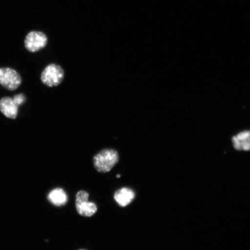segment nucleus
<instances>
[{
    "instance_id": "obj_1",
    "label": "nucleus",
    "mask_w": 250,
    "mask_h": 250,
    "mask_svg": "<svg viewBox=\"0 0 250 250\" xmlns=\"http://www.w3.org/2000/svg\"><path fill=\"white\" fill-rule=\"evenodd\" d=\"M119 159L120 156L116 150L111 148L102 149L94 156V167L99 173H107L118 164Z\"/></svg>"
},
{
    "instance_id": "obj_2",
    "label": "nucleus",
    "mask_w": 250,
    "mask_h": 250,
    "mask_svg": "<svg viewBox=\"0 0 250 250\" xmlns=\"http://www.w3.org/2000/svg\"><path fill=\"white\" fill-rule=\"evenodd\" d=\"M64 78V72L60 65L52 63L44 68L41 76L42 83L48 87H55L60 85Z\"/></svg>"
},
{
    "instance_id": "obj_3",
    "label": "nucleus",
    "mask_w": 250,
    "mask_h": 250,
    "mask_svg": "<svg viewBox=\"0 0 250 250\" xmlns=\"http://www.w3.org/2000/svg\"><path fill=\"white\" fill-rule=\"evenodd\" d=\"M89 193L85 190H80L76 195V206L78 213L81 216L90 217L98 211L95 203L88 201Z\"/></svg>"
},
{
    "instance_id": "obj_4",
    "label": "nucleus",
    "mask_w": 250,
    "mask_h": 250,
    "mask_svg": "<svg viewBox=\"0 0 250 250\" xmlns=\"http://www.w3.org/2000/svg\"><path fill=\"white\" fill-rule=\"evenodd\" d=\"M21 78L17 71L10 68H0V85L9 90L18 88Z\"/></svg>"
},
{
    "instance_id": "obj_5",
    "label": "nucleus",
    "mask_w": 250,
    "mask_h": 250,
    "mask_svg": "<svg viewBox=\"0 0 250 250\" xmlns=\"http://www.w3.org/2000/svg\"><path fill=\"white\" fill-rule=\"evenodd\" d=\"M48 39L45 34L40 31H31L27 34L24 41V45L28 51L36 52L45 48Z\"/></svg>"
},
{
    "instance_id": "obj_6",
    "label": "nucleus",
    "mask_w": 250,
    "mask_h": 250,
    "mask_svg": "<svg viewBox=\"0 0 250 250\" xmlns=\"http://www.w3.org/2000/svg\"><path fill=\"white\" fill-rule=\"evenodd\" d=\"M114 199L121 207H126L135 198V192L129 188H122L114 193Z\"/></svg>"
},
{
    "instance_id": "obj_7",
    "label": "nucleus",
    "mask_w": 250,
    "mask_h": 250,
    "mask_svg": "<svg viewBox=\"0 0 250 250\" xmlns=\"http://www.w3.org/2000/svg\"><path fill=\"white\" fill-rule=\"evenodd\" d=\"M18 106L16 104L13 98L6 97L0 100V111L6 117L11 119L17 118L18 112Z\"/></svg>"
},
{
    "instance_id": "obj_8",
    "label": "nucleus",
    "mask_w": 250,
    "mask_h": 250,
    "mask_svg": "<svg viewBox=\"0 0 250 250\" xmlns=\"http://www.w3.org/2000/svg\"><path fill=\"white\" fill-rule=\"evenodd\" d=\"M232 142L234 148L237 150H250V131H245L233 137Z\"/></svg>"
},
{
    "instance_id": "obj_9",
    "label": "nucleus",
    "mask_w": 250,
    "mask_h": 250,
    "mask_svg": "<svg viewBox=\"0 0 250 250\" xmlns=\"http://www.w3.org/2000/svg\"><path fill=\"white\" fill-rule=\"evenodd\" d=\"M48 199L52 204L56 206H62L66 204L68 197L63 189L58 188L49 193Z\"/></svg>"
},
{
    "instance_id": "obj_10",
    "label": "nucleus",
    "mask_w": 250,
    "mask_h": 250,
    "mask_svg": "<svg viewBox=\"0 0 250 250\" xmlns=\"http://www.w3.org/2000/svg\"><path fill=\"white\" fill-rule=\"evenodd\" d=\"M13 99L16 104H17L18 107L24 104V102L26 101V97H25L23 94H20V95H15Z\"/></svg>"
},
{
    "instance_id": "obj_11",
    "label": "nucleus",
    "mask_w": 250,
    "mask_h": 250,
    "mask_svg": "<svg viewBox=\"0 0 250 250\" xmlns=\"http://www.w3.org/2000/svg\"><path fill=\"white\" fill-rule=\"evenodd\" d=\"M117 178H120V177H121V175H120V174L117 175Z\"/></svg>"
}]
</instances>
